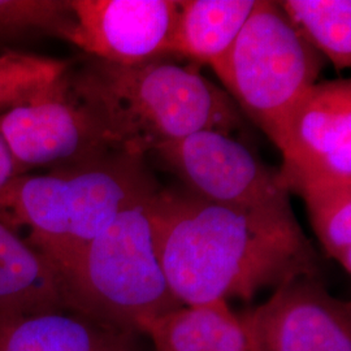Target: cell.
<instances>
[{"mask_svg": "<svg viewBox=\"0 0 351 351\" xmlns=\"http://www.w3.org/2000/svg\"><path fill=\"white\" fill-rule=\"evenodd\" d=\"M156 255L186 306L239 298L298 277H316L317 256L295 216L249 211L159 189L150 201Z\"/></svg>", "mask_w": 351, "mask_h": 351, "instance_id": "1", "label": "cell"}, {"mask_svg": "<svg viewBox=\"0 0 351 351\" xmlns=\"http://www.w3.org/2000/svg\"><path fill=\"white\" fill-rule=\"evenodd\" d=\"M66 77L113 150L133 156L202 130L232 134L242 125L226 91L169 58L120 65L86 55L72 60Z\"/></svg>", "mask_w": 351, "mask_h": 351, "instance_id": "2", "label": "cell"}, {"mask_svg": "<svg viewBox=\"0 0 351 351\" xmlns=\"http://www.w3.org/2000/svg\"><path fill=\"white\" fill-rule=\"evenodd\" d=\"M159 189L146 158L111 152L90 163L19 176L0 191V213L16 228L26 226L29 243L59 267Z\"/></svg>", "mask_w": 351, "mask_h": 351, "instance_id": "3", "label": "cell"}, {"mask_svg": "<svg viewBox=\"0 0 351 351\" xmlns=\"http://www.w3.org/2000/svg\"><path fill=\"white\" fill-rule=\"evenodd\" d=\"M152 195L128 207L101 234L56 267L72 311L139 333L142 320L184 306L169 288L155 251Z\"/></svg>", "mask_w": 351, "mask_h": 351, "instance_id": "4", "label": "cell"}, {"mask_svg": "<svg viewBox=\"0 0 351 351\" xmlns=\"http://www.w3.org/2000/svg\"><path fill=\"white\" fill-rule=\"evenodd\" d=\"M323 65V55L303 39L278 3L258 0L239 37L211 68L226 94L276 143Z\"/></svg>", "mask_w": 351, "mask_h": 351, "instance_id": "5", "label": "cell"}, {"mask_svg": "<svg viewBox=\"0 0 351 351\" xmlns=\"http://www.w3.org/2000/svg\"><path fill=\"white\" fill-rule=\"evenodd\" d=\"M155 154L202 199L249 211L295 216L278 173L242 142L202 130L164 145Z\"/></svg>", "mask_w": 351, "mask_h": 351, "instance_id": "6", "label": "cell"}, {"mask_svg": "<svg viewBox=\"0 0 351 351\" xmlns=\"http://www.w3.org/2000/svg\"><path fill=\"white\" fill-rule=\"evenodd\" d=\"M280 182L301 195L308 189L351 185V81H323L289 114L277 138Z\"/></svg>", "mask_w": 351, "mask_h": 351, "instance_id": "7", "label": "cell"}, {"mask_svg": "<svg viewBox=\"0 0 351 351\" xmlns=\"http://www.w3.org/2000/svg\"><path fill=\"white\" fill-rule=\"evenodd\" d=\"M66 72L36 98L0 114V134L24 173L75 167L119 152L75 97Z\"/></svg>", "mask_w": 351, "mask_h": 351, "instance_id": "8", "label": "cell"}, {"mask_svg": "<svg viewBox=\"0 0 351 351\" xmlns=\"http://www.w3.org/2000/svg\"><path fill=\"white\" fill-rule=\"evenodd\" d=\"M75 29L69 43L88 56L134 65L169 58L178 0H69Z\"/></svg>", "mask_w": 351, "mask_h": 351, "instance_id": "9", "label": "cell"}, {"mask_svg": "<svg viewBox=\"0 0 351 351\" xmlns=\"http://www.w3.org/2000/svg\"><path fill=\"white\" fill-rule=\"evenodd\" d=\"M261 351H351L350 302L316 277H298L243 315Z\"/></svg>", "mask_w": 351, "mask_h": 351, "instance_id": "10", "label": "cell"}, {"mask_svg": "<svg viewBox=\"0 0 351 351\" xmlns=\"http://www.w3.org/2000/svg\"><path fill=\"white\" fill-rule=\"evenodd\" d=\"M72 311L59 269L0 213V320Z\"/></svg>", "mask_w": 351, "mask_h": 351, "instance_id": "11", "label": "cell"}, {"mask_svg": "<svg viewBox=\"0 0 351 351\" xmlns=\"http://www.w3.org/2000/svg\"><path fill=\"white\" fill-rule=\"evenodd\" d=\"M141 336L75 311L0 320V351H142Z\"/></svg>", "mask_w": 351, "mask_h": 351, "instance_id": "12", "label": "cell"}, {"mask_svg": "<svg viewBox=\"0 0 351 351\" xmlns=\"http://www.w3.org/2000/svg\"><path fill=\"white\" fill-rule=\"evenodd\" d=\"M138 329L156 351H261L245 317L234 314L226 301L182 306L142 320Z\"/></svg>", "mask_w": 351, "mask_h": 351, "instance_id": "13", "label": "cell"}, {"mask_svg": "<svg viewBox=\"0 0 351 351\" xmlns=\"http://www.w3.org/2000/svg\"><path fill=\"white\" fill-rule=\"evenodd\" d=\"M256 0H180L169 55L213 65L230 49Z\"/></svg>", "mask_w": 351, "mask_h": 351, "instance_id": "14", "label": "cell"}, {"mask_svg": "<svg viewBox=\"0 0 351 351\" xmlns=\"http://www.w3.org/2000/svg\"><path fill=\"white\" fill-rule=\"evenodd\" d=\"M303 39L336 69L351 65L350 0L277 1Z\"/></svg>", "mask_w": 351, "mask_h": 351, "instance_id": "15", "label": "cell"}, {"mask_svg": "<svg viewBox=\"0 0 351 351\" xmlns=\"http://www.w3.org/2000/svg\"><path fill=\"white\" fill-rule=\"evenodd\" d=\"M326 255L351 272V185L308 189L301 194Z\"/></svg>", "mask_w": 351, "mask_h": 351, "instance_id": "16", "label": "cell"}, {"mask_svg": "<svg viewBox=\"0 0 351 351\" xmlns=\"http://www.w3.org/2000/svg\"><path fill=\"white\" fill-rule=\"evenodd\" d=\"M75 25L69 0H0V46L34 36L69 42Z\"/></svg>", "mask_w": 351, "mask_h": 351, "instance_id": "17", "label": "cell"}, {"mask_svg": "<svg viewBox=\"0 0 351 351\" xmlns=\"http://www.w3.org/2000/svg\"><path fill=\"white\" fill-rule=\"evenodd\" d=\"M72 60L23 51L0 53V114L36 98L68 71Z\"/></svg>", "mask_w": 351, "mask_h": 351, "instance_id": "18", "label": "cell"}, {"mask_svg": "<svg viewBox=\"0 0 351 351\" xmlns=\"http://www.w3.org/2000/svg\"><path fill=\"white\" fill-rule=\"evenodd\" d=\"M25 175L13 158L8 145L0 134V191L8 186L14 178Z\"/></svg>", "mask_w": 351, "mask_h": 351, "instance_id": "19", "label": "cell"}]
</instances>
